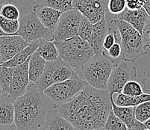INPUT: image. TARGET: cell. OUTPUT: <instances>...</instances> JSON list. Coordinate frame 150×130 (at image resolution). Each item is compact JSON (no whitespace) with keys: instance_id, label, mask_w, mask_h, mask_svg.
<instances>
[{"instance_id":"1","label":"cell","mask_w":150,"mask_h":130,"mask_svg":"<svg viewBox=\"0 0 150 130\" xmlns=\"http://www.w3.org/2000/svg\"><path fill=\"white\" fill-rule=\"evenodd\" d=\"M58 112L79 130L104 127L112 103L108 90L88 85L74 99L58 106Z\"/></svg>"},{"instance_id":"2","label":"cell","mask_w":150,"mask_h":130,"mask_svg":"<svg viewBox=\"0 0 150 130\" xmlns=\"http://www.w3.org/2000/svg\"><path fill=\"white\" fill-rule=\"evenodd\" d=\"M54 105L34 83L28 85L26 92L13 102L17 130H40L46 123L49 111Z\"/></svg>"},{"instance_id":"3","label":"cell","mask_w":150,"mask_h":130,"mask_svg":"<svg viewBox=\"0 0 150 130\" xmlns=\"http://www.w3.org/2000/svg\"><path fill=\"white\" fill-rule=\"evenodd\" d=\"M59 58L65 61L79 76L83 67L95 55L89 42L79 35L64 40H54Z\"/></svg>"},{"instance_id":"4","label":"cell","mask_w":150,"mask_h":130,"mask_svg":"<svg viewBox=\"0 0 150 130\" xmlns=\"http://www.w3.org/2000/svg\"><path fill=\"white\" fill-rule=\"evenodd\" d=\"M117 28L120 35L122 59L134 62L140 56L146 54L144 46V35L124 20H110Z\"/></svg>"},{"instance_id":"5","label":"cell","mask_w":150,"mask_h":130,"mask_svg":"<svg viewBox=\"0 0 150 130\" xmlns=\"http://www.w3.org/2000/svg\"><path fill=\"white\" fill-rule=\"evenodd\" d=\"M114 66V60L105 53L94 55L84 65L79 76L93 87L107 90L108 82Z\"/></svg>"},{"instance_id":"6","label":"cell","mask_w":150,"mask_h":130,"mask_svg":"<svg viewBox=\"0 0 150 130\" xmlns=\"http://www.w3.org/2000/svg\"><path fill=\"white\" fill-rule=\"evenodd\" d=\"M88 85V83L76 72L70 79L54 83L46 88L44 94L58 107L70 102Z\"/></svg>"},{"instance_id":"7","label":"cell","mask_w":150,"mask_h":130,"mask_svg":"<svg viewBox=\"0 0 150 130\" xmlns=\"http://www.w3.org/2000/svg\"><path fill=\"white\" fill-rule=\"evenodd\" d=\"M19 22L20 28L16 35L21 36L28 43L42 38L54 40V31L43 25L35 11L20 17Z\"/></svg>"},{"instance_id":"8","label":"cell","mask_w":150,"mask_h":130,"mask_svg":"<svg viewBox=\"0 0 150 130\" xmlns=\"http://www.w3.org/2000/svg\"><path fill=\"white\" fill-rule=\"evenodd\" d=\"M137 69L131 61L121 60L113 68L108 82V91L110 96L122 93L124 85L136 77Z\"/></svg>"},{"instance_id":"9","label":"cell","mask_w":150,"mask_h":130,"mask_svg":"<svg viewBox=\"0 0 150 130\" xmlns=\"http://www.w3.org/2000/svg\"><path fill=\"white\" fill-rule=\"evenodd\" d=\"M82 17V13L76 9L62 13L54 31V40H64L78 35Z\"/></svg>"},{"instance_id":"10","label":"cell","mask_w":150,"mask_h":130,"mask_svg":"<svg viewBox=\"0 0 150 130\" xmlns=\"http://www.w3.org/2000/svg\"><path fill=\"white\" fill-rule=\"evenodd\" d=\"M109 0H73V8L79 11L83 16L93 24L105 18Z\"/></svg>"},{"instance_id":"11","label":"cell","mask_w":150,"mask_h":130,"mask_svg":"<svg viewBox=\"0 0 150 130\" xmlns=\"http://www.w3.org/2000/svg\"><path fill=\"white\" fill-rule=\"evenodd\" d=\"M30 58V57H29ZM29 58L26 61L16 67L13 72V78L9 86L8 95L11 98L12 102L21 97L26 92V90L29 85V76H28V61Z\"/></svg>"},{"instance_id":"12","label":"cell","mask_w":150,"mask_h":130,"mask_svg":"<svg viewBox=\"0 0 150 130\" xmlns=\"http://www.w3.org/2000/svg\"><path fill=\"white\" fill-rule=\"evenodd\" d=\"M29 43L17 35H4L0 37V55L4 61H7L12 58L19 52L28 46Z\"/></svg>"},{"instance_id":"13","label":"cell","mask_w":150,"mask_h":130,"mask_svg":"<svg viewBox=\"0 0 150 130\" xmlns=\"http://www.w3.org/2000/svg\"><path fill=\"white\" fill-rule=\"evenodd\" d=\"M116 19L127 22L141 35H144L149 16L144 8L137 10H131L126 8L123 12L117 15Z\"/></svg>"},{"instance_id":"14","label":"cell","mask_w":150,"mask_h":130,"mask_svg":"<svg viewBox=\"0 0 150 130\" xmlns=\"http://www.w3.org/2000/svg\"><path fill=\"white\" fill-rule=\"evenodd\" d=\"M112 109L115 115L124 122L128 129L129 130H144L147 129L144 123L139 121L135 117L134 107H122L118 106L114 102L113 96H110Z\"/></svg>"},{"instance_id":"15","label":"cell","mask_w":150,"mask_h":130,"mask_svg":"<svg viewBox=\"0 0 150 130\" xmlns=\"http://www.w3.org/2000/svg\"><path fill=\"white\" fill-rule=\"evenodd\" d=\"M0 130H17L14 124V105L8 95L0 97Z\"/></svg>"},{"instance_id":"16","label":"cell","mask_w":150,"mask_h":130,"mask_svg":"<svg viewBox=\"0 0 150 130\" xmlns=\"http://www.w3.org/2000/svg\"><path fill=\"white\" fill-rule=\"evenodd\" d=\"M40 130H79L58 112V108L54 105L49 111L46 123Z\"/></svg>"},{"instance_id":"17","label":"cell","mask_w":150,"mask_h":130,"mask_svg":"<svg viewBox=\"0 0 150 130\" xmlns=\"http://www.w3.org/2000/svg\"><path fill=\"white\" fill-rule=\"evenodd\" d=\"M108 32V22L105 18L93 24L92 34L88 42L91 44L95 55L103 53V43Z\"/></svg>"},{"instance_id":"18","label":"cell","mask_w":150,"mask_h":130,"mask_svg":"<svg viewBox=\"0 0 150 130\" xmlns=\"http://www.w3.org/2000/svg\"><path fill=\"white\" fill-rule=\"evenodd\" d=\"M33 11L35 12L43 25L49 29L54 31L57 26L62 12L53 9L50 7L43 6L41 4L34 6Z\"/></svg>"},{"instance_id":"19","label":"cell","mask_w":150,"mask_h":130,"mask_svg":"<svg viewBox=\"0 0 150 130\" xmlns=\"http://www.w3.org/2000/svg\"><path fill=\"white\" fill-rule=\"evenodd\" d=\"M61 61H62V59L60 58L53 60V61H46L43 74L36 82L34 83L40 91L44 92L46 88H48L49 87L54 84V82L52 80V73L54 69L61 64Z\"/></svg>"},{"instance_id":"20","label":"cell","mask_w":150,"mask_h":130,"mask_svg":"<svg viewBox=\"0 0 150 130\" xmlns=\"http://www.w3.org/2000/svg\"><path fill=\"white\" fill-rule=\"evenodd\" d=\"M46 61L36 51L30 56L28 61V76L30 82L35 83L44 71Z\"/></svg>"},{"instance_id":"21","label":"cell","mask_w":150,"mask_h":130,"mask_svg":"<svg viewBox=\"0 0 150 130\" xmlns=\"http://www.w3.org/2000/svg\"><path fill=\"white\" fill-rule=\"evenodd\" d=\"M114 102L118 106L122 107H136L143 102L150 101V94L144 93L139 96H129L122 93L113 95Z\"/></svg>"},{"instance_id":"22","label":"cell","mask_w":150,"mask_h":130,"mask_svg":"<svg viewBox=\"0 0 150 130\" xmlns=\"http://www.w3.org/2000/svg\"><path fill=\"white\" fill-rule=\"evenodd\" d=\"M39 44H40V40L31 42L25 49H23V50L19 52L17 55H15L13 58L4 62L2 65L9 67H16L20 64H23L25 61H27V59L31 55L36 51Z\"/></svg>"},{"instance_id":"23","label":"cell","mask_w":150,"mask_h":130,"mask_svg":"<svg viewBox=\"0 0 150 130\" xmlns=\"http://www.w3.org/2000/svg\"><path fill=\"white\" fill-rule=\"evenodd\" d=\"M36 52L46 61H53L59 58L58 48L54 40H50L45 38L40 39V44Z\"/></svg>"},{"instance_id":"24","label":"cell","mask_w":150,"mask_h":130,"mask_svg":"<svg viewBox=\"0 0 150 130\" xmlns=\"http://www.w3.org/2000/svg\"><path fill=\"white\" fill-rule=\"evenodd\" d=\"M75 73L76 72L72 69V67L62 60L61 64L54 69L52 73V80L54 84L70 79Z\"/></svg>"},{"instance_id":"25","label":"cell","mask_w":150,"mask_h":130,"mask_svg":"<svg viewBox=\"0 0 150 130\" xmlns=\"http://www.w3.org/2000/svg\"><path fill=\"white\" fill-rule=\"evenodd\" d=\"M14 69L15 67H9L3 65L0 66V85L2 87L3 94L7 95L13 78Z\"/></svg>"},{"instance_id":"26","label":"cell","mask_w":150,"mask_h":130,"mask_svg":"<svg viewBox=\"0 0 150 130\" xmlns=\"http://www.w3.org/2000/svg\"><path fill=\"white\" fill-rule=\"evenodd\" d=\"M0 28L6 35H16L20 28V22L19 20H11L0 14Z\"/></svg>"},{"instance_id":"27","label":"cell","mask_w":150,"mask_h":130,"mask_svg":"<svg viewBox=\"0 0 150 130\" xmlns=\"http://www.w3.org/2000/svg\"><path fill=\"white\" fill-rule=\"evenodd\" d=\"M41 5L59 11L62 13L74 9L72 3L68 0H41Z\"/></svg>"},{"instance_id":"28","label":"cell","mask_w":150,"mask_h":130,"mask_svg":"<svg viewBox=\"0 0 150 130\" xmlns=\"http://www.w3.org/2000/svg\"><path fill=\"white\" fill-rule=\"evenodd\" d=\"M104 129L105 130H129L124 122L115 115L113 109H111L109 113Z\"/></svg>"},{"instance_id":"29","label":"cell","mask_w":150,"mask_h":130,"mask_svg":"<svg viewBox=\"0 0 150 130\" xmlns=\"http://www.w3.org/2000/svg\"><path fill=\"white\" fill-rule=\"evenodd\" d=\"M93 26V24L87 17L83 16L78 29V35L84 40L88 41L92 34Z\"/></svg>"},{"instance_id":"30","label":"cell","mask_w":150,"mask_h":130,"mask_svg":"<svg viewBox=\"0 0 150 130\" xmlns=\"http://www.w3.org/2000/svg\"><path fill=\"white\" fill-rule=\"evenodd\" d=\"M135 117L139 121L145 123L150 118V101L143 102L134 107Z\"/></svg>"},{"instance_id":"31","label":"cell","mask_w":150,"mask_h":130,"mask_svg":"<svg viewBox=\"0 0 150 130\" xmlns=\"http://www.w3.org/2000/svg\"><path fill=\"white\" fill-rule=\"evenodd\" d=\"M122 93L129 96H139L143 94L144 92L140 83L136 81L130 80L124 85Z\"/></svg>"},{"instance_id":"32","label":"cell","mask_w":150,"mask_h":130,"mask_svg":"<svg viewBox=\"0 0 150 130\" xmlns=\"http://www.w3.org/2000/svg\"><path fill=\"white\" fill-rule=\"evenodd\" d=\"M0 14L11 20H19L20 17L18 9L11 3L6 4L0 9Z\"/></svg>"},{"instance_id":"33","label":"cell","mask_w":150,"mask_h":130,"mask_svg":"<svg viewBox=\"0 0 150 130\" xmlns=\"http://www.w3.org/2000/svg\"><path fill=\"white\" fill-rule=\"evenodd\" d=\"M126 8V0H109L108 4V11L111 14H120Z\"/></svg>"},{"instance_id":"34","label":"cell","mask_w":150,"mask_h":130,"mask_svg":"<svg viewBox=\"0 0 150 130\" xmlns=\"http://www.w3.org/2000/svg\"><path fill=\"white\" fill-rule=\"evenodd\" d=\"M121 54H122V49L120 43H115L107 51V55L111 59L120 58Z\"/></svg>"},{"instance_id":"35","label":"cell","mask_w":150,"mask_h":130,"mask_svg":"<svg viewBox=\"0 0 150 130\" xmlns=\"http://www.w3.org/2000/svg\"><path fill=\"white\" fill-rule=\"evenodd\" d=\"M145 0H126V7L131 10H137L144 7Z\"/></svg>"},{"instance_id":"36","label":"cell","mask_w":150,"mask_h":130,"mask_svg":"<svg viewBox=\"0 0 150 130\" xmlns=\"http://www.w3.org/2000/svg\"><path fill=\"white\" fill-rule=\"evenodd\" d=\"M142 87L144 93L150 94V79H144L142 82Z\"/></svg>"},{"instance_id":"37","label":"cell","mask_w":150,"mask_h":130,"mask_svg":"<svg viewBox=\"0 0 150 130\" xmlns=\"http://www.w3.org/2000/svg\"><path fill=\"white\" fill-rule=\"evenodd\" d=\"M143 8L145 9L146 11L147 12V13H148L149 16L150 17V0H145Z\"/></svg>"},{"instance_id":"38","label":"cell","mask_w":150,"mask_h":130,"mask_svg":"<svg viewBox=\"0 0 150 130\" xmlns=\"http://www.w3.org/2000/svg\"><path fill=\"white\" fill-rule=\"evenodd\" d=\"M13 0H0V9H2V7L6 4L11 3Z\"/></svg>"},{"instance_id":"39","label":"cell","mask_w":150,"mask_h":130,"mask_svg":"<svg viewBox=\"0 0 150 130\" xmlns=\"http://www.w3.org/2000/svg\"><path fill=\"white\" fill-rule=\"evenodd\" d=\"M144 125L146 126V127L148 129L150 130V118L149 119V120H147L145 123H144Z\"/></svg>"},{"instance_id":"40","label":"cell","mask_w":150,"mask_h":130,"mask_svg":"<svg viewBox=\"0 0 150 130\" xmlns=\"http://www.w3.org/2000/svg\"><path fill=\"white\" fill-rule=\"evenodd\" d=\"M4 62H5V61H4V59H3V58L2 57V55H0V66H1V65H2V64H3Z\"/></svg>"},{"instance_id":"41","label":"cell","mask_w":150,"mask_h":130,"mask_svg":"<svg viewBox=\"0 0 150 130\" xmlns=\"http://www.w3.org/2000/svg\"><path fill=\"white\" fill-rule=\"evenodd\" d=\"M4 35H6V34H5V32H4V31L1 29V28H0V37L4 36Z\"/></svg>"},{"instance_id":"42","label":"cell","mask_w":150,"mask_h":130,"mask_svg":"<svg viewBox=\"0 0 150 130\" xmlns=\"http://www.w3.org/2000/svg\"><path fill=\"white\" fill-rule=\"evenodd\" d=\"M2 94H3V90H2V87L0 85V97H2Z\"/></svg>"},{"instance_id":"43","label":"cell","mask_w":150,"mask_h":130,"mask_svg":"<svg viewBox=\"0 0 150 130\" xmlns=\"http://www.w3.org/2000/svg\"><path fill=\"white\" fill-rule=\"evenodd\" d=\"M90 130H105V129H104V127H102V128L96 129H90Z\"/></svg>"},{"instance_id":"44","label":"cell","mask_w":150,"mask_h":130,"mask_svg":"<svg viewBox=\"0 0 150 130\" xmlns=\"http://www.w3.org/2000/svg\"><path fill=\"white\" fill-rule=\"evenodd\" d=\"M68 1H69V2H71V3H72V2H73V0H68Z\"/></svg>"},{"instance_id":"45","label":"cell","mask_w":150,"mask_h":130,"mask_svg":"<svg viewBox=\"0 0 150 130\" xmlns=\"http://www.w3.org/2000/svg\"><path fill=\"white\" fill-rule=\"evenodd\" d=\"M149 42H150V33L149 35Z\"/></svg>"},{"instance_id":"46","label":"cell","mask_w":150,"mask_h":130,"mask_svg":"<svg viewBox=\"0 0 150 130\" xmlns=\"http://www.w3.org/2000/svg\"><path fill=\"white\" fill-rule=\"evenodd\" d=\"M144 130H149V129H145Z\"/></svg>"},{"instance_id":"47","label":"cell","mask_w":150,"mask_h":130,"mask_svg":"<svg viewBox=\"0 0 150 130\" xmlns=\"http://www.w3.org/2000/svg\"></svg>"}]
</instances>
